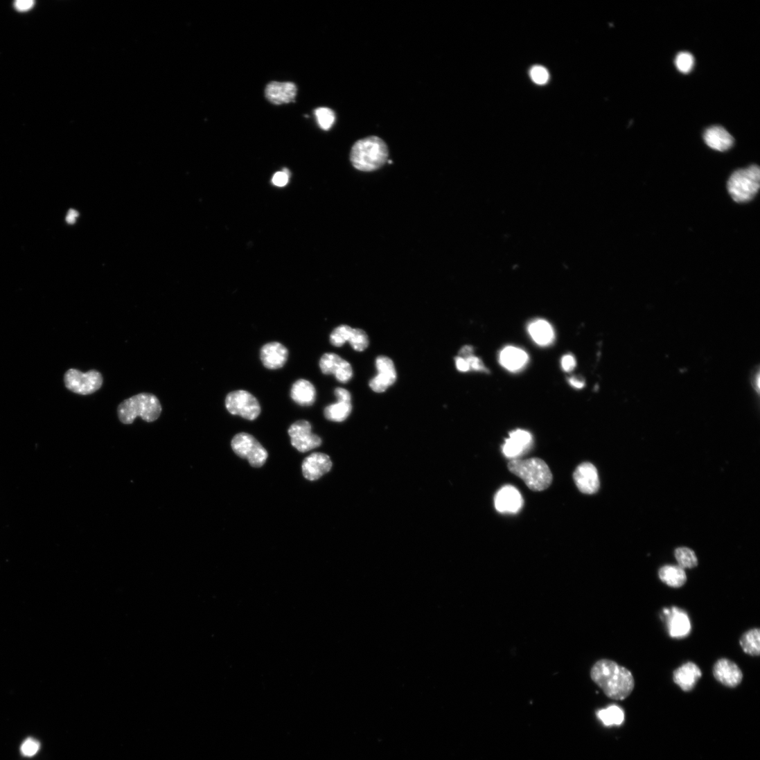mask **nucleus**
<instances>
[{"label":"nucleus","instance_id":"obj_1","mask_svg":"<svg viewBox=\"0 0 760 760\" xmlns=\"http://www.w3.org/2000/svg\"><path fill=\"white\" fill-rule=\"evenodd\" d=\"M590 676L609 698L623 700L635 689V679L629 669L617 662L601 659L592 667Z\"/></svg>","mask_w":760,"mask_h":760},{"label":"nucleus","instance_id":"obj_2","mask_svg":"<svg viewBox=\"0 0 760 760\" xmlns=\"http://www.w3.org/2000/svg\"><path fill=\"white\" fill-rule=\"evenodd\" d=\"M387 159V146L382 139L376 136L357 141L350 154L353 167L364 172H371L380 168Z\"/></svg>","mask_w":760,"mask_h":760},{"label":"nucleus","instance_id":"obj_3","mask_svg":"<svg viewBox=\"0 0 760 760\" xmlns=\"http://www.w3.org/2000/svg\"><path fill=\"white\" fill-rule=\"evenodd\" d=\"M161 412L158 398L148 393L133 396L123 400L118 407V418L125 425L132 424L138 417L148 423L154 422L159 418Z\"/></svg>","mask_w":760,"mask_h":760},{"label":"nucleus","instance_id":"obj_4","mask_svg":"<svg viewBox=\"0 0 760 760\" xmlns=\"http://www.w3.org/2000/svg\"><path fill=\"white\" fill-rule=\"evenodd\" d=\"M511 472L522 479L533 491L548 488L553 481L552 472L545 461L538 458L515 459L508 465Z\"/></svg>","mask_w":760,"mask_h":760},{"label":"nucleus","instance_id":"obj_5","mask_svg":"<svg viewBox=\"0 0 760 760\" xmlns=\"http://www.w3.org/2000/svg\"><path fill=\"white\" fill-rule=\"evenodd\" d=\"M759 187L760 169L757 165L734 171L727 183L730 195L738 203L751 201L759 192Z\"/></svg>","mask_w":760,"mask_h":760},{"label":"nucleus","instance_id":"obj_6","mask_svg":"<svg viewBox=\"0 0 760 760\" xmlns=\"http://www.w3.org/2000/svg\"><path fill=\"white\" fill-rule=\"evenodd\" d=\"M231 445L234 452L248 460L252 467L263 466L267 459V452L263 445L249 434L243 432L236 434Z\"/></svg>","mask_w":760,"mask_h":760},{"label":"nucleus","instance_id":"obj_7","mask_svg":"<svg viewBox=\"0 0 760 760\" xmlns=\"http://www.w3.org/2000/svg\"><path fill=\"white\" fill-rule=\"evenodd\" d=\"M226 407L232 415L240 416L249 421L256 419L261 411L256 398L245 390L229 393L226 398Z\"/></svg>","mask_w":760,"mask_h":760},{"label":"nucleus","instance_id":"obj_8","mask_svg":"<svg viewBox=\"0 0 760 760\" xmlns=\"http://www.w3.org/2000/svg\"><path fill=\"white\" fill-rule=\"evenodd\" d=\"M64 383L73 393L88 395L98 391L103 386L102 374L95 370L82 373L76 369L69 370L64 375Z\"/></svg>","mask_w":760,"mask_h":760},{"label":"nucleus","instance_id":"obj_9","mask_svg":"<svg viewBox=\"0 0 760 760\" xmlns=\"http://www.w3.org/2000/svg\"><path fill=\"white\" fill-rule=\"evenodd\" d=\"M288 432L292 445L302 453L317 449L322 443L321 439L311 432V425L306 421H297L291 425Z\"/></svg>","mask_w":760,"mask_h":760},{"label":"nucleus","instance_id":"obj_10","mask_svg":"<svg viewBox=\"0 0 760 760\" xmlns=\"http://www.w3.org/2000/svg\"><path fill=\"white\" fill-rule=\"evenodd\" d=\"M663 615L665 617L670 637L682 639L687 637L691 631V624L687 613L683 610L673 607L664 608Z\"/></svg>","mask_w":760,"mask_h":760},{"label":"nucleus","instance_id":"obj_11","mask_svg":"<svg viewBox=\"0 0 760 760\" xmlns=\"http://www.w3.org/2000/svg\"><path fill=\"white\" fill-rule=\"evenodd\" d=\"M574 481L580 493L594 495L600 488V481L596 468L590 463L579 465L573 475Z\"/></svg>","mask_w":760,"mask_h":760},{"label":"nucleus","instance_id":"obj_12","mask_svg":"<svg viewBox=\"0 0 760 760\" xmlns=\"http://www.w3.org/2000/svg\"><path fill=\"white\" fill-rule=\"evenodd\" d=\"M713 675L719 682L730 688L736 687L743 680V673L739 666L726 658L721 659L714 664Z\"/></svg>","mask_w":760,"mask_h":760},{"label":"nucleus","instance_id":"obj_13","mask_svg":"<svg viewBox=\"0 0 760 760\" xmlns=\"http://www.w3.org/2000/svg\"><path fill=\"white\" fill-rule=\"evenodd\" d=\"M260 357L263 365L267 369L278 370L283 368L288 359V350L279 342H270L260 349Z\"/></svg>","mask_w":760,"mask_h":760},{"label":"nucleus","instance_id":"obj_14","mask_svg":"<svg viewBox=\"0 0 760 760\" xmlns=\"http://www.w3.org/2000/svg\"><path fill=\"white\" fill-rule=\"evenodd\" d=\"M330 458L324 454L315 453L306 458L302 464V472L306 479L315 481L328 473L332 468Z\"/></svg>","mask_w":760,"mask_h":760},{"label":"nucleus","instance_id":"obj_15","mask_svg":"<svg viewBox=\"0 0 760 760\" xmlns=\"http://www.w3.org/2000/svg\"><path fill=\"white\" fill-rule=\"evenodd\" d=\"M297 93V86L292 82H272L266 86L265 91L267 100L277 105L293 102Z\"/></svg>","mask_w":760,"mask_h":760},{"label":"nucleus","instance_id":"obj_16","mask_svg":"<svg viewBox=\"0 0 760 760\" xmlns=\"http://www.w3.org/2000/svg\"><path fill=\"white\" fill-rule=\"evenodd\" d=\"M495 507L500 513H515L523 506V500L519 491L508 485L498 491L495 497Z\"/></svg>","mask_w":760,"mask_h":760},{"label":"nucleus","instance_id":"obj_17","mask_svg":"<svg viewBox=\"0 0 760 760\" xmlns=\"http://www.w3.org/2000/svg\"><path fill=\"white\" fill-rule=\"evenodd\" d=\"M705 144L712 150L726 152L730 150L734 143L731 134L722 126H712L707 128L703 136Z\"/></svg>","mask_w":760,"mask_h":760},{"label":"nucleus","instance_id":"obj_18","mask_svg":"<svg viewBox=\"0 0 760 760\" xmlns=\"http://www.w3.org/2000/svg\"><path fill=\"white\" fill-rule=\"evenodd\" d=\"M532 436L527 431L518 430L510 434L503 446L504 455L509 459L518 457L529 450Z\"/></svg>","mask_w":760,"mask_h":760},{"label":"nucleus","instance_id":"obj_19","mask_svg":"<svg viewBox=\"0 0 760 760\" xmlns=\"http://www.w3.org/2000/svg\"><path fill=\"white\" fill-rule=\"evenodd\" d=\"M702 673L693 662H687L675 670L673 680L684 691H691L700 679Z\"/></svg>","mask_w":760,"mask_h":760},{"label":"nucleus","instance_id":"obj_20","mask_svg":"<svg viewBox=\"0 0 760 760\" xmlns=\"http://www.w3.org/2000/svg\"><path fill=\"white\" fill-rule=\"evenodd\" d=\"M290 395L296 403L302 407L315 404L317 397L316 388L311 382L301 379L296 381L291 389Z\"/></svg>","mask_w":760,"mask_h":760},{"label":"nucleus","instance_id":"obj_21","mask_svg":"<svg viewBox=\"0 0 760 760\" xmlns=\"http://www.w3.org/2000/svg\"><path fill=\"white\" fill-rule=\"evenodd\" d=\"M501 364L510 371L520 370L528 362L527 353L515 346H507L500 353Z\"/></svg>","mask_w":760,"mask_h":760},{"label":"nucleus","instance_id":"obj_22","mask_svg":"<svg viewBox=\"0 0 760 760\" xmlns=\"http://www.w3.org/2000/svg\"><path fill=\"white\" fill-rule=\"evenodd\" d=\"M659 577L662 582L673 588L683 587L687 581L684 569L679 565H665L659 570Z\"/></svg>","mask_w":760,"mask_h":760},{"label":"nucleus","instance_id":"obj_23","mask_svg":"<svg viewBox=\"0 0 760 760\" xmlns=\"http://www.w3.org/2000/svg\"><path fill=\"white\" fill-rule=\"evenodd\" d=\"M529 333L533 340L539 345L547 346L554 339L552 326L546 321L539 320L532 323L529 327Z\"/></svg>","mask_w":760,"mask_h":760},{"label":"nucleus","instance_id":"obj_24","mask_svg":"<svg viewBox=\"0 0 760 760\" xmlns=\"http://www.w3.org/2000/svg\"><path fill=\"white\" fill-rule=\"evenodd\" d=\"M743 651L752 656H758L760 653V630L752 629L745 633L740 640Z\"/></svg>","mask_w":760,"mask_h":760},{"label":"nucleus","instance_id":"obj_25","mask_svg":"<svg viewBox=\"0 0 760 760\" xmlns=\"http://www.w3.org/2000/svg\"><path fill=\"white\" fill-rule=\"evenodd\" d=\"M352 406L351 403H337L327 407L324 411L325 417L330 421L341 423L344 421L351 414Z\"/></svg>","mask_w":760,"mask_h":760},{"label":"nucleus","instance_id":"obj_26","mask_svg":"<svg viewBox=\"0 0 760 760\" xmlns=\"http://www.w3.org/2000/svg\"><path fill=\"white\" fill-rule=\"evenodd\" d=\"M598 716L606 726L620 725L624 721L623 710L616 705L599 711Z\"/></svg>","mask_w":760,"mask_h":760},{"label":"nucleus","instance_id":"obj_27","mask_svg":"<svg viewBox=\"0 0 760 760\" xmlns=\"http://www.w3.org/2000/svg\"><path fill=\"white\" fill-rule=\"evenodd\" d=\"M342 360V357L336 353H325L320 361L322 373L325 375H335Z\"/></svg>","mask_w":760,"mask_h":760},{"label":"nucleus","instance_id":"obj_28","mask_svg":"<svg viewBox=\"0 0 760 760\" xmlns=\"http://www.w3.org/2000/svg\"><path fill=\"white\" fill-rule=\"evenodd\" d=\"M675 558L679 566L682 569H691L698 565L697 556L690 549L682 547L676 549Z\"/></svg>","mask_w":760,"mask_h":760},{"label":"nucleus","instance_id":"obj_29","mask_svg":"<svg viewBox=\"0 0 760 760\" xmlns=\"http://www.w3.org/2000/svg\"><path fill=\"white\" fill-rule=\"evenodd\" d=\"M348 342L352 348L357 351H364L369 345V339L366 333L359 328L352 330Z\"/></svg>","mask_w":760,"mask_h":760},{"label":"nucleus","instance_id":"obj_30","mask_svg":"<svg viewBox=\"0 0 760 760\" xmlns=\"http://www.w3.org/2000/svg\"><path fill=\"white\" fill-rule=\"evenodd\" d=\"M352 330L350 326L342 325L335 328L330 335V340L332 345L336 347L342 346L346 342H348Z\"/></svg>","mask_w":760,"mask_h":760},{"label":"nucleus","instance_id":"obj_31","mask_svg":"<svg viewBox=\"0 0 760 760\" xmlns=\"http://www.w3.org/2000/svg\"><path fill=\"white\" fill-rule=\"evenodd\" d=\"M315 116L319 125L324 130H330L335 121L334 112L327 107H321L316 109Z\"/></svg>","mask_w":760,"mask_h":760},{"label":"nucleus","instance_id":"obj_32","mask_svg":"<svg viewBox=\"0 0 760 760\" xmlns=\"http://www.w3.org/2000/svg\"><path fill=\"white\" fill-rule=\"evenodd\" d=\"M694 58L688 52L679 53L675 59L677 69L682 73H690L694 67Z\"/></svg>","mask_w":760,"mask_h":760},{"label":"nucleus","instance_id":"obj_33","mask_svg":"<svg viewBox=\"0 0 760 760\" xmlns=\"http://www.w3.org/2000/svg\"><path fill=\"white\" fill-rule=\"evenodd\" d=\"M394 380L384 375L378 373L377 376L370 381L371 388L377 393L385 392L387 388L395 383Z\"/></svg>","mask_w":760,"mask_h":760},{"label":"nucleus","instance_id":"obj_34","mask_svg":"<svg viewBox=\"0 0 760 760\" xmlns=\"http://www.w3.org/2000/svg\"><path fill=\"white\" fill-rule=\"evenodd\" d=\"M334 375L339 382H348L353 377V369L351 364L343 360Z\"/></svg>","mask_w":760,"mask_h":760},{"label":"nucleus","instance_id":"obj_35","mask_svg":"<svg viewBox=\"0 0 760 760\" xmlns=\"http://www.w3.org/2000/svg\"><path fill=\"white\" fill-rule=\"evenodd\" d=\"M530 76L533 81L539 85L547 83L549 78L548 71L541 66L533 67L530 71Z\"/></svg>","mask_w":760,"mask_h":760},{"label":"nucleus","instance_id":"obj_36","mask_svg":"<svg viewBox=\"0 0 760 760\" xmlns=\"http://www.w3.org/2000/svg\"><path fill=\"white\" fill-rule=\"evenodd\" d=\"M40 747L39 742L35 739L28 738L21 745V752L25 757H33L37 754Z\"/></svg>","mask_w":760,"mask_h":760},{"label":"nucleus","instance_id":"obj_37","mask_svg":"<svg viewBox=\"0 0 760 760\" xmlns=\"http://www.w3.org/2000/svg\"><path fill=\"white\" fill-rule=\"evenodd\" d=\"M375 365L378 373L396 371L393 362L387 356H379L376 360Z\"/></svg>","mask_w":760,"mask_h":760},{"label":"nucleus","instance_id":"obj_38","mask_svg":"<svg viewBox=\"0 0 760 760\" xmlns=\"http://www.w3.org/2000/svg\"><path fill=\"white\" fill-rule=\"evenodd\" d=\"M290 173L288 170L276 173L272 179L274 185L278 187H284L289 182Z\"/></svg>","mask_w":760,"mask_h":760},{"label":"nucleus","instance_id":"obj_39","mask_svg":"<svg viewBox=\"0 0 760 760\" xmlns=\"http://www.w3.org/2000/svg\"><path fill=\"white\" fill-rule=\"evenodd\" d=\"M465 360H466V361L468 362L470 370L472 369L475 371H486L482 362L479 359V357L475 356L474 355L467 357V359Z\"/></svg>","mask_w":760,"mask_h":760},{"label":"nucleus","instance_id":"obj_40","mask_svg":"<svg viewBox=\"0 0 760 760\" xmlns=\"http://www.w3.org/2000/svg\"><path fill=\"white\" fill-rule=\"evenodd\" d=\"M35 6V2L31 0H18L15 3V8L17 11L20 12H26L30 11Z\"/></svg>","mask_w":760,"mask_h":760},{"label":"nucleus","instance_id":"obj_41","mask_svg":"<svg viewBox=\"0 0 760 760\" xmlns=\"http://www.w3.org/2000/svg\"><path fill=\"white\" fill-rule=\"evenodd\" d=\"M750 378V383H751V385H752L753 389L757 393V394H759V383H760L759 378L760 377H759V367L758 366H755L752 369V371H751Z\"/></svg>","mask_w":760,"mask_h":760},{"label":"nucleus","instance_id":"obj_42","mask_svg":"<svg viewBox=\"0 0 760 760\" xmlns=\"http://www.w3.org/2000/svg\"><path fill=\"white\" fill-rule=\"evenodd\" d=\"M335 395L337 397V402L351 403V396L348 390L343 388H337L335 390Z\"/></svg>","mask_w":760,"mask_h":760},{"label":"nucleus","instance_id":"obj_43","mask_svg":"<svg viewBox=\"0 0 760 760\" xmlns=\"http://www.w3.org/2000/svg\"><path fill=\"white\" fill-rule=\"evenodd\" d=\"M561 365L563 369L566 372L572 371L576 366V362L574 356L572 355H566L563 357Z\"/></svg>","mask_w":760,"mask_h":760},{"label":"nucleus","instance_id":"obj_44","mask_svg":"<svg viewBox=\"0 0 760 760\" xmlns=\"http://www.w3.org/2000/svg\"><path fill=\"white\" fill-rule=\"evenodd\" d=\"M455 361L457 368L460 372L466 373L470 371L468 362L463 357L458 356L456 357Z\"/></svg>","mask_w":760,"mask_h":760},{"label":"nucleus","instance_id":"obj_45","mask_svg":"<svg viewBox=\"0 0 760 760\" xmlns=\"http://www.w3.org/2000/svg\"><path fill=\"white\" fill-rule=\"evenodd\" d=\"M473 351L474 350L472 346H465L460 351L459 356L463 357V359H467V357L473 355Z\"/></svg>","mask_w":760,"mask_h":760},{"label":"nucleus","instance_id":"obj_46","mask_svg":"<svg viewBox=\"0 0 760 760\" xmlns=\"http://www.w3.org/2000/svg\"><path fill=\"white\" fill-rule=\"evenodd\" d=\"M569 382L572 386L577 389H582L585 386L584 381L577 378H571Z\"/></svg>","mask_w":760,"mask_h":760},{"label":"nucleus","instance_id":"obj_47","mask_svg":"<svg viewBox=\"0 0 760 760\" xmlns=\"http://www.w3.org/2000/svg\"><path fill=\"white\" fill-rule=\"evenodd\" d=\"M78 216V213L75 210H71L67 218V222L69 224H73L75 222L76 218Z\"/></svg>","mask_w":760,"mask_h":760}]
</instances>
